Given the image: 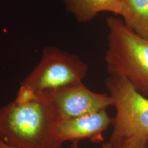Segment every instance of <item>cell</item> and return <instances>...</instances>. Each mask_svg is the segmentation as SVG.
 I'll list each match as a JSON object with an SVG mask.
<instances>
[{
  "mask_svg": "<svg viewBox=\"0 0 148 148\" xmlns=\"http://www.w3.org/2000/svg\"><path fill=\"white\" fill-rule=\"evenodd\" d=\"M58 122L50 101L42 93L19 86L15 99L0 108V140L14 148H61Z\"/></svg>",
  "mask_w": 148,
  "mask_h": 148,
  "instance_id": "1",
  "label": "cell"
},
{
  "mask_svg": "<svg viewBox=\"0 0 148 148\" xmlns=\"http://www.w3.org/2000/svg\"><path fill=\"white\" fill-rule=\"evenodd\" d=\"M106 21L107 73L127 79L138 92L148 97V39L116 16H110Z\"/></svg>",
  "mask_w": 148,
  "mask_h": 148,
  "instance_id": "2",
  "label": "cell"
},
{
  "mask_svg": "<svg viewBox=\"0 0 148 148\" xmlns=\"http://www.w3.org/2000/svg\"><path fill=\"white\" fill-rule=\"evenodd\" d=\"M104 84L116 110L109 142L113 143L131 137L148 138V97L119 75H109Z\"/></svg>",
  "mask_w": 148,
  "mask_h": 148,
  "instance_id": "3",
  "label": "cell"
},
{
  "mask_svg": "<svg viewBox=\"0 0 148 148\" xmlns=\"http://www.w3.org/2000/svg\"><path fill=\"white\" fill-rule=\"evenodd\" d=\"M88 69V64L79 56L48 46L44 48L40 61L22 80L20 86L40 93L82 82Z\"/></svg>",
  "mask_w": 148,
  "mask_h": 148,
  "instance_id": "4",
  "label": "cell"
},
{
  "mask_svg": "<svg viewBox=\"0 0 148 148\" xmlns=\"http://www.w3.org/2000/svg\"><path fill=\"white\" fill-rule=\"evenodd\" d=\"M40 93L43 94L52 104L58 121L106 110L112 104L110 95L92 91L82 82Z\"/></svg>",
  "mask_w": 148,
  "mask_h": 148,
  "instance_id": "5",
  "label": "cell"
},
{
  "mask_svg": "<svg viewBox=\"0 0 148 148\" xmlns=\"http://www.w3.org/2000/svg\"><path fill=\"white\" fill-rule=\"evenodd\" d=\"M113 118L108 115L106 110L73 119L57 122L55 127L57 139L63 144L88 139L94 143L103 142V133L112 124Z\"/></svg>",
  "mask_w": 148,
  "mask_h": 148,
  "instance_id": "6",
  "label": "cell"
},
{
  "mask_svg": "<svg viewBox=\"0 0 148 148\" xmlns=\"http://www.w3.org/2000/svg\"><path fill=\"white\" fill-rule=\"evenodd\" d=\"M66 12L74 16L78 23L92 21L100 12H110L122 16L121 0H62Z\"/></svg>",
  "mask_w": 148,
  "mask_h": 148,
  "instance_id": "7",
  "label": "cell"
},
{
  "mask_svg": "<svg viewBox=\"0 0 148 148\" xmlns=\"http://www.w3.org/2000/svg\"><path fill=\"white\" fill-rule=\"evenodd\" d=\"M125 25L148 39V0H121Z\"/></svg>",
  "mask_w": 148,
  "mask_h": 148,
  "instance_id": "8",
  "label": "cell"
},
{
  "mask_svg": "<svg viewBox=\"0 0 148 148\" xmlns=\"http://www.w3.org/2000/svg\"><path fill=\"white\" fill-rule=\"evenodd\" d=\"M111 144V148H147L148 138L131 137Z\"/></svg>",
  "mask_w": 148,
  "mask_h": 148,
  "instance_id": "9",
  "label": "cell"
},
{
  "mask_svg": "<svg viewBox=\"0 0 148 148\" xmlns=\"http://www.w3.org/2000/svg\"><path fill=\"white\" fill-rule=\"evenodd\" d=\"M111 147H112V144L108 141L106 142V143H103L99 148H111ZM70 148H79L78 142L72 143L71 146H70Z\"/></svg>",
  "mask_w": 148,
  "mask_h": 148,
  "instance_id": "10",
  "label": "cell"
},
{
  "mask_svg": "<svg viewBox=\"0 0 148 148\" xmlns=\"http://www.w3.org/2000/svg\"><path fill=\"white\" fill-rule=\"evenodd\" d=\"M0 148H14V147L7 145L6 143H5L4 142L2 141V140H0Z\"/></svg>",
  "mask_w": 148,
  "mask_h": 148,
  "instance_id": "11",
  "label": "cell"
},
{
  "mask_svg": "<svg viewBox=\"0 0 148 148\" xmlns=\"http://www.w3.org/2000/svg\"><path fill=\"white\" fill-rule=\"evenodd\" d=\"M147 148H148V146H147Z\"/></svg>",
  "mask_w": 148,
  "mask_h": 148,
  "instance_id": "12",
  "label": "cell"
}]
</instances>
